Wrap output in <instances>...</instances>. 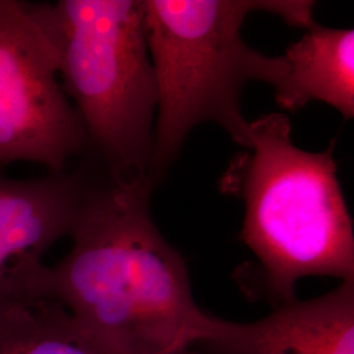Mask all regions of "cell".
I'll return each instance as SVG.
<instances>
[{
  "label": "cell",
  "instance_id": "1",
  "mask_svg": "<svg viewBox=\"0 0 354 354\" xmlns=\"http://www.w3.org/2000/svg\"><path fill=\"white\" fill-rule=\"evenodd\" d=\"M155 185L149 176L93 178L71 250L35 285L112 354H192L214 317L196 304L184 259L152 219Z\"/></svg>",
  "mask_w": 354,
  "mask_h": 354
},
{
  "label": "cell",
  "instance_id": "2",
  "mask_svg": "<svg viewBox=\"0 0 354 354\" xmlns=\"http://www.w3.org/2000/svg\"><path fill=\"white\" fill-rule=\"evenodd\" d=\"M315 3L306 0H143L147 46L158 104L149 176L155 184L176 162L192 130L223 129L243 149L250 121L241 95L251 82L276 89L286 74L282 55L250 46L241 26L254 11L270 12L291 26L315 23Z\"/></svg>",
  "mask_w": 354,
  "mask_h": 354
},
{
  "label": "cell",
  "instance_id": "3",
  "mask_svg": "<svg viewBox=\"0 0 354 354\" xmlns=\"http://www.w3.org/2000/svg\"><path fill=\"white\" fill-rule=\"evenodd\" d=\"M336 140L322 152L291 140L290 120L269 113L250 122V146L219 181L241 198V241L259 260L266 298L276 306L295 298L299 279H354L352 216L337 178Z\"/></svg>",
  "mask_w": 354,
  "mask_h": 354
},
{
  "label": "cell",
  "instance_id": "4",
  "mask_svg": "<svg viewBox=\"0 0 354 354\" xmlns=\"http://www.w3.org/2000/svg\"><path fill=\"white\" fill-rule=\"evenodd\" d=\"M29 4L55 46L59 82L83 121L87 150L112 176H149L158 89L143 0Z\"/></svg>",
  "mask_w": 354,
  "mask_h": 354
},
{
  "label": "cell",
  "instance_id": "5",
  "mask_svg": "<svg viewBox=\"0 0 354 354\" xmlns=\"http://www.w3.org/2000/svg\"><path fill=\"white\" fill-rule=\"evenodd\" d=\"M84 151L86 129L61 86L49 33L29 3L0 0V167L61 172Z\"/></svg>",
  "mask_w": 354,
  "mask_h": 354
},
{
  "label": "cell",
  "instance_id": "6",
  "mask_svg": "<svg viewBox=\"0 0 354 354\" xmlns=\"http://www.w3.org/2000/svg\"><path fill=\"white\" fill-rule=\"evenodd\" d=\"M92 181L82 169L26 180L0 174V307L36 298L42 257L71 235Z\"/></svg>",
  "mask_w": 354,
  "mask_h": 354
},
{
  "label": "cell",
  "instance_id": "7",
  "mask_svg": "<svg viewBox=\"0 0 354 354\" xmlns=\"http://www.w3.org/2000/svg\"><path fill=\"white\" fill-rule=\"evenodd\" d=\"M215 354H354V279L327 294L279 304L266 317H215L197 349Z\"/></svg>",
  "mask_w": 354,
  "mask_h": 354
},
{
  "label": "cell",
  "instance_id": "8",
  "mask_svg": "<svg viewBox=\"0 0 354 354\" xmlns=\"http://www.w3.org/2000/svg\"><path fill=\"white\" fill-rule=\"evenodd\" d=\"M286 74L274 89L279 108L294 112L308 102H326L354 117V30L317 21L282 55Z\"/></svg>",
  "mask_w": 354,
  "mask_h": 354
},
{
  "label": "cell",
  "instance_id": "9",
  "mask_svg": "<svg viewBox=\"0 0 354 354\" xmlns=\"http://www.w3.org/2000/svg\"><path fill=\"white\" fill-rule=\"evenodd\" d=\"M0 354H112L61 304L33 298L0 307Z\"/></svg>",
  "mask_w": 354,
  "mask_h": 354
}]
</instances>
